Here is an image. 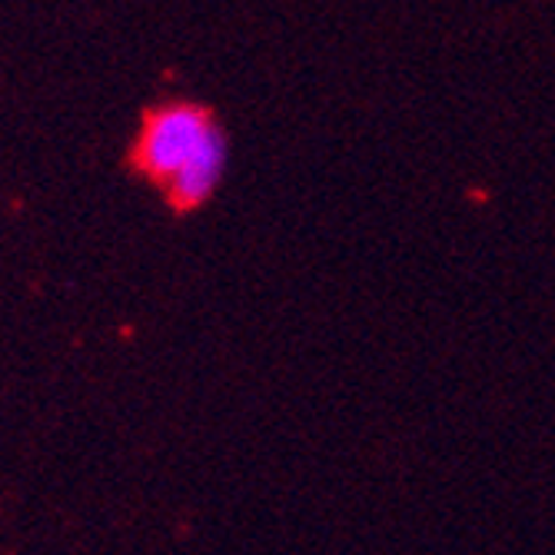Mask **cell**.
Instances as JSON below:
<instances>
[{"mask_svg": "<svg viewBox=\"0 0 555 555\" xmlns=\"http://www.w3.org/2000/svg\"><path fill=\"white\" fill-rule=\"evenodd\" d=\"M227 164H230V143H227V133L217 130L204 146H199V154L167 183L173 207H180V210L204 207L217 193V186L223 183Z\"/></svg>", "mask_w": 555, "mask_h": 555, "instance_id": "obj_2", "label": "cell"}, {"mask_svg": "<svg viewBox=\"0 0 555 555\" xmlns=\"http://www.w3.org/2000/svg\"><path fill=\"white\" fill-rule=\"evenodd\" d=\"M217 120L193 104H170L146 117L137 140V167L157 183H170L217 133Z\"/></svg>", "mask_w": 555, "mask_h": 555, "instance_id": "obj_1", "label": "cell"}]
</instances>
